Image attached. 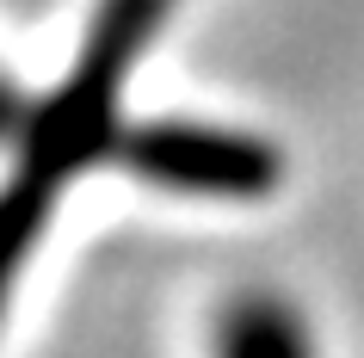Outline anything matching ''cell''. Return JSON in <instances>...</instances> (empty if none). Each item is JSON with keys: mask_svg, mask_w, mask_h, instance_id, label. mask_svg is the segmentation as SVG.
Wrapping results in <instances>:
<instances>
[{"mask_svg": "<svg viewBox=\"0 0 364 358\" xmlns=\"http://www.w3.org/2000/svg\"><path fill=\"white\" fill-rule=\"evenodd\" d=\"M179 0H99L68 75L43 99H25L13 117V173L0 186V309L25 278L31 247L56 216L80 173H93L105 154L124 149V93L136 62L149 56L161 25Z\"/></svg>", "mask_w": 364, "mask_h": 358, "instance_id": "6da1fadb", "label": "cell"}, {"mask_svg": "<svg viewBox=\"0 0 364 358\" xmlns=\"http://www.w3.org/2000/svg\"><path fill=\"white\" fill-rule=\"evenodd\" d=\"M117 161H130V173L154 179V186L192 191V198H259L278 179V154L259 136L223 130V124H192V117L130 130Z\"/></svg>", "mask_w": 364, "mask_h": 358, "instance_id": "7a4b0ae2", "label": "cell"}]
</instances>
